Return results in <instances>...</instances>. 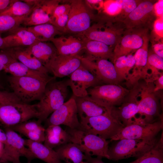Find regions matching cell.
I'll return each mask as SVG.
<instances>
[{"instance_id": "cell-5", "label": "cell", "mask_w": 163, "mask_h": 163, "mask_svg": "<svg viewBox=\"0 0 163 163\" xmlns=\"http://www.w3.org/2000/svg\"><path fill=\"white\" fill-rule=\"evenodd\" d=\"M8 80L14 93L21 102L26 104L34 101L39 100L46 85L51 81L11 75L8 77Z\"/></svg>"}, {"instance_id": "cell-19", "label": "cell", "mask_w": 163, "mask_h": 163, "mask_svg": "<svg viewBox=\"0 0 163 163\" xmlns=\"http://www.w3.org/2000/svg\"><path fill=\"white\" fill-rule=\"evenodd\" d=\"M83 56L80 55H58L51 65L50 73L55 78H62L70 75L82 65Z\"/></svg>"}, {"instance_id": "cell-42", "label": "cell", "mask_w": 163, "mask_h": 163, "mask_svg": "<svg viewBox=\"0 0 163 163\" xmlns=\"http://www.w3.org/2000/svg\"><path fill=\"white\" fill-rule=\"evenodd\" d=\"M16 60L6 49L0 50V71L4 70L8 65Z\"/></svg>"}, {"instance_id": "cell-2", "label": "cell", "mask_w": 163, "mask_h": 163, "mask_svg": "<svg viewBox=\"0 0 163 163\" xmlns=\"http://www.w3.org/2000/svg\"><path fill=\"white\" fill-rule=\"evenodd\" d=\"M138 99V114L148 123H152L160 118L161 104L158 91H155L152 81L144 80L134 86Z\"/></svg>"}, {"instance_id": "cell-8", "label": "cell", "mask_w": 163, "mask_h": 163, "mask_svg": "<svg viewBox=\"0 0 163 163\" xmlns=\"http://www.w3.org/2000/svg\"><path fill=\"white\" fill-rule=\"evenodd\" d=\"M39 114L36 104L22 102L0 104V123L6 127H10L28 121L38 118Z\"/></svg>"}, {"instance_id": "cell-41", "label": "cell", "mask_w": 163, "mask_h": 163, "mask_svg": "<svg viewBox=\"0 0 163 163\" xmlns=\"http://www.w3.org/2000/svg\"><path fill=\"white\" fill-rule=\"evenodd\" d=\"M163 17H157L153 24V32L155 37V40H158L163 37Z\"/></svg>"}, {"instance_id": "cell-4", "label": "cell", "mask_w": 163, "mask_h": 163, "mask_svg": "<svg viewBox=\"0 0 163 163\" xmlns=\"http://www.w3.org/2000/svg\"><path fill=\"white\" fill-rule=\"evenodd\" d=\"M66 131L69 135L70 142L77 145L85 155L109 159V142L107 140L79 129L69 128Z\"/></svg>"}, {"instance_id": "cell-28", "label": "cell", "mask_w": 163, "mask_h": 163, "mask_svg": "<svg viewBox=\"0 0 163 163\" xmlns=\"http://www.w3.org/2000/svg\"><path fill=\"white\" fill-rule=\"evenodd\" d=\"M4 71L6 73L16 77H31L49 81L56 78L32 69L17 60L8 65L5 67Z\"/></svg>"}, {"instance_id": "cell-37", "label": "cell", "mask_w": 163, "mask_h": 163, "mask_svg": "<svg viewBox=\"0 0 163 163\" xmlns=\"http://www.w3.org/2000/svg\"><path fill=\"white\" fill-rule=\"evenodd\" d=\"M147 64L151 71L150 76H158L161 73L158 70H163V58L155 54L153 51L148 50Z\"/></svg>"}, {"instance_id": "cell-43", "label": "cell", "mask_w": 163, "mask_h": 163, "mask_svg": "<svg viewBox=\"0 0 163 163\" xmlns=\"http://www.w3.org/2000/svg\"><path fill=\"white\" fill-rule=\"evenodd\" d=\"M69 14H64L59 16L52 24L62 33H65L69 19Z\"/></svg>"}, {"instance_id": "cell-20", "label": "cell", "mask_w": 163, "mask_h": 163, "mask_svg": "<svg viewBox=\"0 0 163 163\" xmlns=\"http://www.w3.org/2000/svg\"><path fill=\"white\" fill-rule=\"evenodd\" d=\"M27 48L50 73L51 65L58 55L57 50L53 44L51 42L37 40Z\"/></svg>"}, {"instance_id": "cell-18", "label": "cell", "mask_w": 163, "mask_h": 163, "mask_svg": "<svg viewBox=\"0 0 163 163\" xmlns=\"http://www.w3.org/2000/svg\"><path fill=\"white\" fill-rule=\"evenodd\" d=\"M59 3L57 0H36L32 11L22 25L28 27L44 24H51L53 11Z\"/></svg>"}, {"instance_id": "cell-31", "label": "cell", "mask_w": 163, "mask_h": 163, "mask_svg": "<svg viewBox=\"0 0 163 163\" xmlns=\"http://www.w3.org/2000/svg\"><path fill=\"white\" fill-rule=\"evenodd\" d=\"M34 36L37 40L50 42L58 35L62 33L51 24H44L26 27Z\"/></svg>"}, {"instance_id": "cell-39", "label": "cell", "mask_w": 163, "mask_h": 163, "mask_svg": "<svg viewBox=\"0 0 163 163\" xmlns=\"http://www.w3.org/2000/svg\"><path fill=\"white\" fill-rule=\"evenodd\" d=\"M120 6L121 11L119 17L122 16V20L133 11L142 1L135 0H116Z\"/></svg>"}, {"instance_id": "cell-24", "label": "cell", "mask_w": 163, "mask_h": 163, "mask_svg": "<svg viewBox=\"0 0 163 163\" xmlns=\"http://www.w3.org/2000/svg\"><path fill=\"white\" fill-rule=\"evenodd\" d=\"M80 118H89L104 114L108 111L88 95L82 97L73 95Z\"/></svg>"}, {"instance_id": "cell-17", "label": "cell", "mask_w": 163, "mask_h": 163, "mask_svg": "<svg viewBox=\"0 0 163 163\" xmlns=\"http://www.w3.org/2000/svg\"><path fill=\"white\" fill-rule=\"evenodd\" d=\"M109 112L124 127L131 124L138 113V99L135 87L130 90V92L120 106L112 108Z\"/></svg>"}, {"instance_id": "cell-54", "label": "cell", "mask_w": 163, "mask_h": 163, "mask_svg": "<svg viewBox=\"0 0 163 163\" xmlns=\"http://www.w3.org/2000/svg\"><path fill=\"white\" fill-rule=\"evenodd\" d=\"M4 145L0 142V159L1 158L3 150Z\"/></svg>"}, {"instance_id": "cell-50", "label": "cell", "mask_w": 163, "mask_h": 163, "mask_svg": "<svg viewBox=\"0 0 163 163\" xmlns=\"http://www.w3.org/2000/svg\"><path fill=\"white\" fill-rule=\"evenodd\" d=\"M15 0H0V14L5 11Z\"/></svg>"}, {"instance_id": "cell-47", "label": "cell", "mask_w": 163, "mask_h": 163, "mask_svg": "<svg viewBox=\"0 0 163 163\" xmlns=\"http://www.w3.org/2000/svg\"><path fill=\"white\" fill-rule=\"evenodd\" d=\"M163 1L158 0L155 2L154 5L153 9L155 14L157 17H163Z\"/></svg>"}, {"instance_id": "cell-6", "label": "cell", "mask_w": 163, "mask_h": 163, "mask_svg": "<svg viewBox=\"0 0 163 163\" xmlns=\"http://www.w3.org/2000/svg\"><path fill=\"white\" fill-rule=\"evenodd\" d=\"M159 139L150 140L122 139L109 147V159L114 161L130 157L139 158L152 149Z\"/></svg>"}, {"instance_id": "cell-45", "label": "cell", "mask_w": 163, "mask_h": 163, "mask_svg": "<svg viewBox=\"0 0 163 163\" xmlns=\"http://www.w3.org/2000/svg\"><path fill=\"white\" fill-rule=\"evenodd\" d=\"M70 8V4L58 5L55 8L51 18V24L56 18L64 14L69 13Z\"/></svg>"}, {"instance_id": "cell-40", "label": "cell", "mask_w": 163, "mask_h": 163, "mask_svg": "<svg viewBox=\"0 0 163 163\" xmlns=\"http://www.w3.org/2000/svg\"><path fill=\"white\" fill-rule=\"evenodd\" d=\"M103 8L104 12L110 16H119L121 9L115 0H107L104 2Z\"/></svg>"}, {"instance_id": "cell-9", "label": "cell", "mask_w": 163, "mask_h": 163, "mask_svg": "<svg viewBox=\"0 0 163 163\" xmlns=\"http://www.w3.org/2000/svg\"><path fill=\"white\" fill-rule=\"evenodd\" d=\"M163 129L162 118L148 123L141 117H136L130 124L124 127L111 141L122 139L150 140L156 137Z\"/></svg>"}, {"instance_id": "cell-56", "label": "cell", "mask_w": 163, "mask_h": 163, "mask_svg": "<svg viewBox=\"0 0 163 163\" xmlns=\"http://www.w3.org/2000/svg\"><path fill=\"white\" fill-rule=\"evenodd\" d=\"M82 163H88L87 161H84Z\"/></svg>"}, {"instance_id": "cell-55", "label": "cell", "mask_w": 163, "mask_h": 163, "mask_svg": "<svg viewBox=\"0 0 163 163\" xmlns=\"http://www.w3.org/2000/svg\"><path fill=\"white\" fill-rule=\"evenodd\" d=\"M140 157L138 158L136 160L129 163H139V160L140 159Z\"/></svg>"}, {"instance_id": "cell-7", "label": "cell", "mask_w": 163, "mask_h": 163, "mask_svg": "<svg viewBox=\"0 0 163 163\" xmlns=\"http://www.w3.org/2000/svg\"><path fill=\"white\" fill-rule=\"evenodd\" d=\"M130 91L119 84H102L87 90L88 95L109 111L120 106Z\"/></svg>"}, {"instance_id": "cell-30", "label": "cell", "mask_w": 163, "mask_h": 163, "mask_svg": "<svg viewBox=\"0 0 163 163\" xmlns=\"http://www.w3.org/2000/svg\"><path fill=\"white\" fill-rule=\"evenodd\" d=\"M55 150L60 160L66 163H82L85 155L75 144L69 142L61 145Z\"/></svg>"}, {"instance_id": "cell-58", "label": "cell", "mask_w": 163, "mask_h": 163, "mask_svg": "<svg viewBox=\"0 0 163 163\" xmlns=\"http://www.w3.org/2000/svg\"><path fill=\"white\" fill-rule=\"evenodd\" d=\"M1 163H10V162H1Z\"/></svg>"}, {"instance_id": "cell-15", "label": "cell", "mask_w": 163, "mask_h": 163, "mask_svg": "<svg viewBox=\"0 0 163 163\" xmlns=\"http://www.w3.org/2000/svg\"><path fill=\"white\" fill-rule=\"evenodd\" d=\"M78 115L75 101L73 95L53 112L46 120L48 126L63 125L71 129H78L80 123Z\"/></svg>"}, {"instance_id": "cell-21", "label": "cell", "mask_w": 163, "mask_h": 163, "mask_svg": "<svg viewBox=\"0 0 163 163\" xmlns=\"http://www.w3.org/2000/svg\"><path fill=\"white\" fill-rule=\"evenodd\" d=\"M51 42L56 47L59 55L73 56L79 55L84 50V45L81 38L72 36L55 37Z\"/></svg>"}, {"instance_id": "cell-3", "label": "cell", "mask_w": 163, "mask_h": 163, "mask_svg": "<svg viewBox=\"0 0 163 163\" xmlns=\"http://www.w3.org/2000/svg\"><path fill=\"white\" fill-rule=\"evenodd\" d=\"M79 129L98 136L106 140L111 139L124 127L108 111L97 116L81 119Z\"/></svg>"}, {"instance_id": "cell-52", "label": "cell", "mask_w": 163, "mask_h": 163, "mask_svg": "<svg viewBox=\"0 0 163 163\" xmlns=\"http://www.w3.org/2000/svg\"><path fill=\"white\" fill-rule=\"evenodd\" d=\"M0 142L4 145L7 142V137L5 133L0 129Z\"/></svg>"}, {"instance_id": "cell-23", "label": "cell", "mask_w": 163, "mask_h": 163, "mask_svg": "<svg viewBox=\"0 0 163 163\" xmlns=\"http://www.w3.org/2000/svg\"><path fill=\"white\" fill-rule=\"evenodd\" d=\"M80 36L81 37L102 42L114 49L121 34L119 30L110 29L101 30L95 26H92Z\"/></svg>"}, {"instance_id": "cell-49", "label": "cell", "mask_w": 163, "mask_h": 163, "mask_svg": "<svg viewBox=\"0 0 163 163\" xmlns=\"http://www.w3.org/2000/svg\"><path fill=\"white\" fill-rule=\"evenodd\" d=\"M155 79V83H154L155 86V91H157L163 88V73H161Z\"/></svg>"}, {"instance_id": "cell-44", "label": "cell", "mask_w": 163, "mask_h": 163, "mask_svg": "<svg viewBox=\"0 0 163 163\" xmlns=\"http://www.w3.org/2000/svg\"><path fill=\"white\" fill-rule=\"evenodd\" d=\"M18 102H22L13 92L0 91V104Z\"/></svg>"}, {"instance_id": "cell-46", "label": "cell", "mask_w": 163, "mask_h": 163, "mask_svg": "<svg viewBox=\"0 0 163 163\" xmlns=\"http://www.w3.org/2000/svg\"><path fill=\"white\" fill-rule=\"evenodd\" d=\"M162 40H161L160 41L159 40L156 41L157 42L153 43L152 44V51L155 54L163 58Z\"/></svg>"}, {"instance_id": "cell-16", "label": "cell", "mask_w": 163, "mask_h": 163, "mask_svg": "<svg viewBox=\"0 0 163 163\" xmlns=\"http://www.w3.org/2000/svg\"><path fill=\"white\" fill-rule=\"evenodd\" d=\"M69 84L73 95L77 97L86 96L88 88L103 84L82 64L70 75Z\"/></svg>"}, {"instance_id": "cell-26", "label": "cell", "mask_w": 163, "mask_h": 163, "mask_svg": "<svg viewBox=\"0 0 163 163\" xmlns=\"http://www.w3.org/2000/svg\"><path fill=\"white\" fill-rule=\"evenodd\" d=\"M15 59L30 69L48 75V70L27 49V47L6 49Z\"/></svg>"}, {"instance_id": "cell-27", "label": "cell", "mask_w": 163, "mask_h": 163, "mask_svg": "<svg viewBox=\"0 0 163 163\" xmlns=\"http://www.w3.org/2000/svg\"><path fill=\"white\" fill-rule=\"evenodd\" d=\"M25 142L35 158L46 163H61L57 153L53 149L29 139L25 140Z\"/></svg>"}, {"instance_id": "cell-36", "label": "cell", "mask_w": 163, "mask_h": 163, "mask_svg": "<svg viewBox=\"0 0 163 163\" xmlns=\"http://www.w3.org/2000/svg\"><path fill=\"white\" fill-rule=\"evenodd\" d=\"M149 37L148 32L143 37V43L142 46L133 55L135 59L134 67L139 69H142L148 67L147 58Z\"/></svg>"}, {"instance_id": "cell-59", "label": "cell", "mask_w": 163, "mask_h": 163, "mask_svg": "<svg viewBox=\"0 0 163 163\" xmlns=\"http://www.w3.org/2000/svg\"><path fill=\"white\" fill-rule=\"evenodd\" d=\"M0 163H1V162H0Z\"/></svg>"}, {"instance_id": "cell-38", "label": "cell", "mask_w": 163, "mask_h": 163, "mask_svg": "<svg viewBox=\"0 0 163 163\" xmlns=\"http://www.w3.org/2000/svg\"><path fill=\"white\" fill-rule=\"evenodd\" d=\"M14 131L20 133L24 131L37 132L45 133V129L41 123L37 121H26L16 125L9 127Z\"/></svg>"}, {"instance_id": "cell-48", "label": "cell", "mask_w": 163, "mask_h": 163, "mask_svg": "<svg viewBox=\"0 0 163 163\" xmlns=\"http://www.w3.org/2000/svg\"><path fill=\"white\" fill-rule=\"evenodd\" d=\"M85 1L88 7L96 9L102 8L104 2L101 0H88Z\"/></svg>"}, {"instance_id": "cell-12", "label": "cell", "mask_w": 163, "mask_h": 163, "mask_svg": "<svg viewBox=\"0 0 163 163\" xmlns=\"http://www.w3.org/2000/svg\"><path fill=\"white\" fill-rule=\"evenodd\" d=\"M154 1H142L122 22L127 29H146L153 24L156 17L154 11Z\"/></svg>"}, {"instance_id": "cell-13", "label": "cell", "mask_w": 163, "mask_h": 163, "mask_svg": "<svg viewBox=\"0 0 163 163\" xmlns=\"http://www.w3.org/2000/svg\"><path fill=\"white\" fill-rule=\"evenodd\" d=\"M148 29H127L115 47L113 51V63L118 58L133 54L139 48L143 43V37Z\"/></svg>"}, {"instance_id": "cell-33", "label": "cell", "mask_w": 163, "mask_h": 163, "mask_svg": "<svg viewBox=\"0 0 163 163\" xmlns=\"http://www.w3.org/2000/svg\"><path fill=\"white\" fill-rule=\"evenodd\" d=\"M119 78L121 82L126 80L133 68L135 59L133 54L120 56L113 62Z\"/></svg>"}, {"instance_id": "cell-32", "label": "cell", "mask_w": 163, "mask_h": 163, "mask_svg": "<svg viewBox=\"0 0 163 163\" xmlns=\"http://www.w3.org/2000/svg\"><path fill=\"white\" fill-rule=\"evenodd\" d=\"M36 0H15L10 6L0 14L16 17L29 15L34 8Z\"/></svg>"}, {"instance_id": "cell-22", "label": "cell", "mask_w": 163, "mask_h": 163, "mask_svg": "<svg viewBox=\"0 0 163 163\" xmlns=\"http://www.w3.org/2000/svg\"><path fill=\"white\" fill-rule=\"evenodd\" d=\"M84 43L86 56L83 57L91 60L110 59L112 62L113 49L102 42L81 37Z\"/></svg>"}, {"instance_id": "cell-34", "label": "cell", "mask_w": 163, "mask_h": 163, "mask_svg": "<svg viewBox=\"0 0 163 163\" xmlns=\"http://www.w3.org/2000/svg\"><path fill=\"white\" fill-rule=\"evenodd\" d=\"M162 138L156 144L140 158L139 163H163Z\"/></svg>"}, {"instance_id": "cell-51", "label": "cell", "mask_w": 163, "mask_h": 163, "mask_svg": "<svg viewBox=\"0 0 163 163\" xmlns=\"http://www.w3.org/2000/svg\"><path fill=\"white\" fill-rule=\"evenodd\" d=\"M85 160L88 163H104L102 160V157H101L97 156L96 158H93L90 155H85Z\"/></svg>"}, {"instance_id": "cell-35", "label": "cell", "mask_w": 163, "mask_h": 163, "mask_svg": "<svg viewBox=\"0 0 163 163\" xmlns=\"http://www.w3.org/2000/svg\"><path fill=\"white\" fill-rule=\"evenodd\" d=\"M29 15L16 17L8 15H0V33L10 32L22 25Z\"/></svg>"}, {"instance_id": "cell-11", "label": "cell", "mask_w": 163, "mask_h": 163, "mask_svg": "<svg viewBox=\"0 0 163 163\" xmlns=\"http://www.w3.org/2000/svg\"><path fill=\"white\" fill-rule=\"evenodd\" d=\"M70 8L65 33L80 35L91 27L92 15L85 1H70Z\"/></svg>"}, {"instance_id": "cell-29", "label": "cell", "mask_w": 163, "mask_h": 163, "mask_svg": "<svg viewBox=\"0 0 163 163\" xmlns=\"http://www.w3.org/2000/svg\"><path fill=\"white\" fill-rule=\"evenodd\" d=\"M44 142V145L53 149L70 142L69 135L59 125H49L45 129Z\"/></svg>"}, {"instance_id": "cell-25", "label": "cell", "mask_w": 163, "mask_h": 163, "mask_svg": "<svg viewBox=\"0 0 163 163\" xmlns=\"http://www.w3.org/2000/svg\"><path fill=\"white\" fill-rule=\"evenodd\" d=\"M10 34L3 37L5 42L7 49L28 47L37 40L26 27H20L10 32Z\"/></svg>"}, {"instance_id": "cell-14", "label": "cell", "mask_w": 163, "mask_h": 163, "mask_svg": "<svg viewBox=\"0 0 163 163\" xmlns=\"http://www.w3.org/2000/svg\"><path fill=\"white\" fill-rule=\"evenodd\" d=\"M82 64L103 84L119 85L121 82L113 63L108 60H91L83 57Z\"/></svg>"}, {"instance_id": "cell-10", "label": "cell", "mask_w": 163, "mask_h": 163, "mask_svg": "<svg viewBox=\"0 0 163 163\" xmlns=\"http://www.w3.org/2000/svg\"><path fill=\"white\" fill-rule=\"evenodd\" d=\"M5 127L7 142L4 145L1 162L21 163L20 157L24 156L28 163L35 158L30 149L25 147V140L9 127Z\"/></svg>"}, {"instance_id": "cell-57", "label": "cell", "mask_w": 163, "mask_h": 163, "mask_svg": "<svg viewBox=\"0 0 163 163\" xmlns=\"http://www.w3.org/2000/svg\"><path fill=\"white\" fill-rule=\"evenodd\" d=\"M2 88V86L0 84V88Z\"/></svg>"}, {"instance_id": "cell-1", "label": "cell", "mask_w": 163, "mask_h": 163, "mask_svg": "<svg viewBox=\"0 0 163 163\" xmlns=\"http://www.w3.org/2000/svg\"><path fill=\"white\" fill-rule=\"evenodd\" d=\"M55 79L48 83L39 101L35 104L39 114L37 121L40 123L62 105L68 96L69 79Z\"/></svg>"}, {"instance_id": "cell-53", "label": "cell", "mask_w": 163, "mask_h": 163, "mask_svg": "<svg viewBox=\"0 0 163 163\" xmlns=\"http://www.w3.org/2000/svg\"><path fill=\"white\" fill-rule=\"evenodd\" d=\"M0 33V50H3L7 49L4 37H2Z\"/></svg>"}]
</instances>
